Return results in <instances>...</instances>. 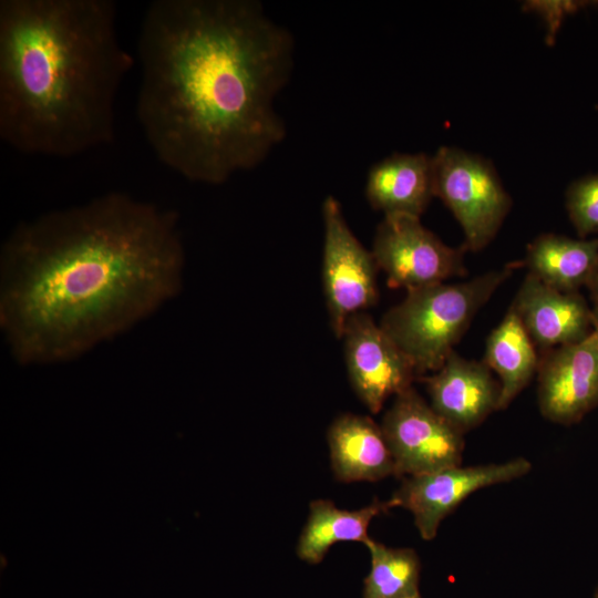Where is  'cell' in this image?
I'll use <instances>...</instances> for the list:
<instances>
[{"label":"cell","mask_w":598,"mask_h":598,"mask_svg":"<svg viewBox=\"0 0 598 598\" xmlns=\"http://www.w3.org/2000/svg\"><path fill=\"white\" fill-rule=\"evenodd\" d=\"M508 264L456 283H436L411 291L389 309L380 326L412 364L417 378L439 370L480 309L514 274Z\"/></svg>","instance_id":"277c9868"},{"label":"cell","mask_w":598,"mask_h":598,"mask_svg":"<svg viewBox=\"0 0 598 598\" xmlns=\"http://www.w3.org/2000/svg\"><path fill=\"white\" fill-rule=\"evenodd\" d=\"M390 509L389 503L374 499L355 509H340L329 499H315L309 505L307 522L297 544V556L309 564H319L329 548L340 542L365 543L371 520Z\"/></svg>","instance_id":"ac0fdd59"},{"label":"cell","mask_w":598,"mask_h":598,"mask_svg":"<svg viewBox=\"0 0 598 598\" xmlns=\"http://www.w3.org/2000/svg\"><path fill=\"white\" fill-rule=\"evenodd\" d=\"M433 193L452 212L464 233L466 250L485 248L512 207L494 166L457 147L441 146L432 155Z\"/></svg>","instance_id":"5b68a950"},{"label":"cell","mask_w":598,"mask_h":598,"mask_svg":"<svg viewBox=\"0 0 598 598\" xmlns=\"http://www.w3.org/2000/svg\"><path fill=\"white\" fill-rule=\"evenodd\" d=\"M331 466L338 481L377 482L395 476V465L381 425L371 417L342 414L327 434Z\"/></svg>","instance_id":"9a60e30c"},{"label":"cell","mask_w":598,"mask_h":598,"mask_svg":"<svg viewBox=\"0 0 598 598\" xmlns=\"http://www.w3.org/2000/svg\"><path fill=\"white\" fill-rule=\"evenodd\" d=\"M365 196L384 216L420 218L434 197L432 155L394 153L379 161L369 169Z\"/></svg>","instance_id":"5bb4252c"},{"label":"cell","mask_w":598,"mask_h":598,"mask_svg":"<svg viewBox=\"0 0 598 598\" xmlns=\"http://www.w3.org/2000/svg\"><path fill=\"white\" fill-rule=\"evenodd\" d=\"M324 227L322 281L333 333L341 338L347 320L378 299V266L349 228L341 206L329 195L322 204Z\"/></svg>","instance_id":"52a82bcc"},{"label":"cell","mask_w":598,"mask_h":598,"mask_svg":"<svg viewBox=\"0 0 598 598\" xmlns=\"http://www.w3.org/2000/svg\"><path fill=\"white\" fill-rule=\"evenodd\" d=\"M591 311L594 329H598V303H592Z\"/></svg>","instance_id":"7402d4cb"},{"label":"cell","mask_w":598,"mask_h":598,"mask_svg":"<svg viewBox=\"0 0 598 598\" xmlns=\"http://www.w3.org/2000/svg\"><path fill=\"white\" fill-rule=\"evenodd\" d=\"M598 261V238H570L542 234L527 245L525 265L529 275L561 292L586 287Z\"/></svg>","instance_id":"2e32d148"},{"label":"cell","mask_w":598,"mask_h":598,"mask_svg":"<svg viewBox=\"0 0 598 598\" xmlns=\"http://www.w3.org/2000/svg\"><path fill=\"white\" fill-rule=\"evenodd\" d=\"M590 293V298L592 300V303H598V261L596 264V267L592 271V275L586 286Z\"/></svg>","instance_id":"44dd1931"},{"label":"cell","mask_w":598,"mask_h":598,"mask_svg":"<svg viewBox=\"0 0 598 598\" xmlns=\"http://www.w3.org/2000/svg\"><path fill=\"white\" fill-rule=\"evenodd\" d=\"M293 52L259 1H153L137 39L136 115L155 156L208 185L260 165L286 137L275 100Z\"/></svg>","instance_id":"7a4b0ae2"},{"label":"cell","mask_w":598,"mask_h":598,"mask_svg":"<svg viewBox=\"0 0 598 598\" xmlns=\"http://www.w3.org/2000/svg\"><path fill=\"white\" fill-rule=\"evenodd\" d=\"M537 401L548 421L571 425L598 406V329L580 342L539 353Z\"/></svg>","instance_id":"8fae6325"},{"label":"cell","mask_w":598,"mask_h":598,"mask_svg":"<svg viewBox=\"0 0 598 598\" xmlns=\"http://www.w3.org/2000/svg\"><path fill=\"white\" fill-rule=\"evenodd\" d=\"M184 266L176 212L126 193L21 221L0 250V328L12 358L82 357L175 298Z\"/></svg>","instance_id":"6da1fadb"},{"label":"cell","mask_w":598,"mask_h":598,"mask_svg":"<svg viewBox=\"0 0 598 598\" xmlns=\"http://www.w3.org/2000/svg\"><path fill=\"white\" fill-rule=\"evenodd\" d=\"M380 425L396 477L462 464L464 434L437 414L413 386L394 396Z\"/></svg>","instance_id":"ba28073f"},{"label":"cell","mask_w":598,"mask_h":598,"mask_svg":"<svg viewBox=\"0 0 598 598\" xmlns=\"http://www.w3.org/2000/svg\"><path fill=\"white\" fill-rule=\"evenodd\" d=\"M364 545L371 569L364 579L363 598H412L420 594L421 561L414 549L389 547L371 537Z\"/></svg>","instance_id":"d6986e66"},{"label":"cell","mask_w":598,"mask_h":598,"mask_svg":"<svg viewBox=\"0 0 598 598\" xmlns=\"http://www.w3.org/2000/svg\"><path fill=\"white\" fill-rule=\"evenodd\" d=\"M594 598H598V586L596 587V589L594 591Z\"/></svg>","instance_id":"603a6c76"},{"label":"cell","mask_w":598,"mask_h":598,"mask_svg":"<svg viewBox=\"0 0 598 598\" xmlns=\"http://www.w3.org/2000/svg\"><path fill=\"white\" fill-rule=\"evenodd\" d=\"M483 362L501 383L498 410L506 409L536 375L538 350L512 305L488 336Z\"/></svg>","instance_id":"e0dca14e"},{"label":"cell","mask_w":598,"mask_h":598,"mask_svg":"<svg viewBox=\"0 0 598 598\" xmlns=\"http://www.w3.org/2000/svg\"><path fill=\"white\" fill-rule=\"evenodd\" d=\"M341 338L352 388L371 413L385 401L413 386L417 378L412 364L370 315L351 316Z\"/></svg>","instance_id":"30bf717a"},{"label":"cell","mask_w":598,"mask_h":598,"mask_svg":"<svg viewBox=\"0 0 598 598\" xmlns=\"http://www.w3.org/2000/svg\"><path fill=\"white\" fill-rule=\"evenodd\" d=\"M530 471L532 463L525 457L502 463L450 466L404 477L388 503L390 508L408 509L420 536L432 540L445 517L474 492L520 478Z\"/></svg>","instance_id":"9c48e42d"},{"label":"cell","mask_w":598,"mask_h":598,"mask_svg":"<svg viewBox=\"0 0 598 598\" xmlns=\"http://www.w3.org/2000/svg\"><path fill=\"white\" fill-rule=\"evenodd\" d=\"M538 352L573 344L595 329L591 306L579 292H561L527 274L512 302Z\"/></svg>","instance_id":"4fadbf2b"},{"label":"cell","mask_w":598,"mask_h":598,"mask_svg":"<svg viewBox=\"0 0 598 598\" xmlns=\"http://www.w3.org/2000/svg\"><path fill=\"white\" fill-rule=\"evenodd\" d=\"M423 381L430 405L462 434L499 411V381L483 361L468 360L455 350L439 370Z\"/></svg>","instance_id":"7c38bea8"},{"label":"cell","mask_w":598,"mask_h":598,"mask_svg":"<svg viewBox=\"0 0 598 598\" xmlns=\"http://www.w3.org/2000/svg\"><path fill=\"white\" fill-rule=\"evenodd\" d=\"M412 598H422V597H421L420 594H419V595H416V596H414V597H412Z\"/></svg>","instance_id":"cb8c5ba5"},{"label":"cell","mask_w":598,"mask_h":598,"mask_svg":"<svg viewBox=\"0 0 598 598\" xmlns=\"http://www.w3.org/2000/svg\"><path fill=\"white\" fill-rule=\"evenodd\" d=\"M565 206L579 238L598 233V173L574 181L565 193Z\"/></svg>","instance_id":"ffe728a7"},{"label":"cell","mask_w":598,"mask_h":598,"mask_svg":"<svg viewBox=\"0 0 598 598\" xmlns=\"http://www.w3.org/2000/svg\"><path fill=\"white\" fill-rule=\"evenodd\" d=\"M466 248H453L425 228L419 217L388 215L378 225L372 255L389 286L406 291L466 275Z\"/></svg>","instance_id":"8992f818"},{"label":"cell","mask_w":598,"mask_h":598,"mask_svg":"<svg viewBox=\"0 0 598 598\" xmlns=\"http://www.w3.org/2000/svg\"><path fill=\"white\" fill-rule=\"evenodd\" d=\"M133 64L112 0H1L0 138L61 158L110 144Z\"/></svg>","instance_id":"3957f363"}]
</instances>
